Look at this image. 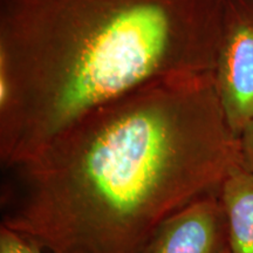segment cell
I'll list each match as a JSON object with an SVG mask.
<instances>
[{
  "label": "cell",
  "instance_id": "obj_1",
  "mask_svg": "<svg viewBox=\"0 0 253 253\" xmlns=\"http://www.w3.org/2000/svg\"><path fill=\"white\" fill-rule=\"evenodd\" d=\"M240 166L213 73L162 78L82 116L6 168L1 225L43 253H140Z\"/></svg>",
  "mask_w": 253,
  "mask_h": 253
},
{
  "label": "cell",
  "instance_id": "obj_2",
  "mask_svg": "<svg viewBox=\"0 0 253 253\" xmlns=\"http://www.w3.org/2000/svg\"><path fill=\"white\" fill-rule=\"evenodd\" d=\"M224 0H0V162L162 78L213 73Z\"/></svg>",
  "mask_w": 253,
  "mask_h": 253
},
{
  "label": "cell",
  "instance_id": "obj_3",
  "mask_svg": "<svg viewBox=\"0 0 253 253\" xmlns=\"http://www.w3.org/2000/svg\"><path fill=\"white\" fill-rule=\"evenodd\" d=\"M213 79L227 123L239 136L253 120V0H224Z\"/></svg>",
  "mask_w": 253,
  "mask_h": 253
},
{
  "label": "cell",
  "instance_id": "obj_4",
  "mask_svg": "<svg viewBox=\"0 0 253 253\" xmlns=\"http://www.w3.org/2000/svg\"><path fill=\"white\" fill-rule=\"evenodd\" d=\"M226 217L219 194L203 196L168 218L140 253H223Z\"/></svg>",
  "mask_w": 253,
  "mask_h": 253
},
{
  "label": "cell",
  "instance_id": "obj_5",
  "mask_svg": "<svg viewBox=\"0 0 253 253\" xmlns=\"http://www.w3.org/2000/svg\"><path fill=\"white\" fill-rule=\"evenodd\" d=\"M231 253H253V172L236 167L220 186Z\"/></svg>",
  "mask_w": 253,
  "mask_h": 253
},
{
  "label": "cell",
  "instance_id": "obj_6",
  "mask_svg": "<svg viewBox=\"0 0 253 253\" xmlns=\"http://www.w3.org/2000/svg\"><path fill=\"white\" fill-rule=\"evenodd\" d=\"M0 253H43L36 243L7 226H0Z\"/></svg>",
  "mask_w": 253,
  "mask_h": 253
},
{
  "label": "cell",
  "instance_id": "obj_7",
  "mask_svg": "<svg viewBox=\"0 0 253 253\" xmlns=\"http://www.w3.org/2000/svg\"><path fill=\"white\" fill-rule=\"evenodd\" d=\"M240 166L253 172V120L250 121L238 136Z\"/></svg>",
  "mask_w": 253,
  "mask_h": 253
},
{
  "label": "cell",
  "instance_id": "obj_8",
  "mask_svg": "<svg viewBox=\"0 0 253 253\" xmlns=\"http://www.w3.org/2000/svg\"><path fill=\"white\" fill-rule=\"evenodd\" d=\"M223 253H231V251H230V249H229V246H226L225 249H224V251H223Z\"/></svg>",
  "mask_w": 253,
  "mask_h": 253
}]
</instances>
